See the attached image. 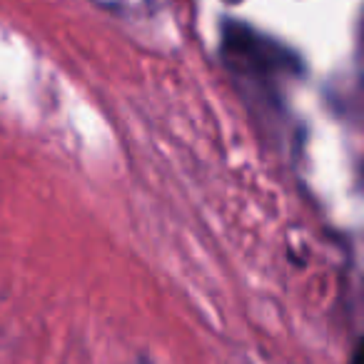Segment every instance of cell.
<instances>
[{
  "label": "cell",
  "instance_id": "obj_1",
  "mask_svg": "<svg viewBox=\"0 0 364 364\" xmlns=\"http://www.w3.org/2000/svg\"><path fill=\"white\" fill-rule=\"evenodd\" d=\"M223 53L235 68L250 73H297L302 68L292 50L245 23L230 21L223 26Z\"/></svg>",
  "mask_w": 364,
  "mask_h": 364
}]
</instances>
